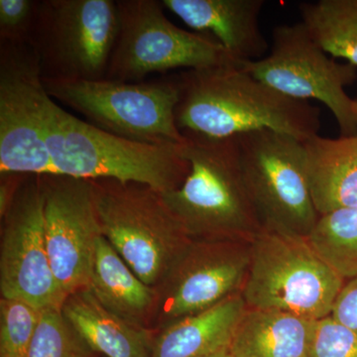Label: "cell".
Segmentation results:
<instances>
[{
    "label": "cell",
    "instance_id": "obj_23",
    "mask_svg": "<svg viewBox=\"0 0 357 357\" xmlns=\"http://www.w3.org/2000/svg\"><path fill=\"white\" fill-rule=\"evenodd\" d=\"M61 310L41 311L28 357H96Z\"/></svg>",
    "mask_w": 357,
    "mask_h": 357
},
{
    "label": "cell",
    "instance_id": "obj_8",
    "mask_svg": "<svg viewBox=\"0 0 357 357\" xmlns=\"http://www.w3.org/2000/svg\"><path fill=\"white\" fill-rule=\"evenodd\" d=\"M116 4L119 31L105 79L138 83L153 73L243 62L210 37L174 24L161 1L116 0Z\"/></svg>",
    "mask_w": 357,
    "mask_h": 357
},
{
    "label": "cell",
    "instance_id": "obj_13",
    "mask_svg": "<svg viewBox=\"0 0 357 357\" xmlns=\"http://www.w3.org/2000/svg\"><path fill=\"white\" fill-rule=\"evenodd\" d=\"M250 253L251 241H192L155 288L152 332L241 293Z\"/></svg>",
    "mask_w": 357,
    "mask_h": 357
},
{
    "label": "cell",
    "instance_id": "obj_3",
    "mask_svg": "<svg viewBox=\"0 0 357 357\" xmlns=\"http://www.w3.org/2000/svg\"><path fill=\"white\" fill-rule=\"evenodd\" d=\"M183 144L162 146L117 137L69 114L56 102L47 129L55 175L137 183L161 194L178 189L190 172Z\"/></svg>",
    "mask_w": 357,
    "mask_h": 357
},
{
    "label": "cell",
    "instance_id": "obj_25",
    "mask_svg": "<svg viewBox=\"0 0 357 357\" xmlns=\"http://www.w3.org/2000/svg\"><path fill=\"white\" fill-rule=\"evenodd\" d=\"M309 357H357V335L332 317L319 319Z\"/></svg>",
    "mask_w": 357,
    "mask_h": 357
},
{
    "label": "cell",
    "instance_id": "obj_24",
    "mask_svg": "<svg viewBox=\"0 0 357 357\" xmlns=\"http://www.w3.org/2000/svg\"><path fill=\"white\" fill-rule=\"evenodd\" d=\"M41 311L15 299H0V357H28Z\"/></svg>",
    "mask_w": 357,
    "mask_h": 357
},
{
    "label": "cell",
    "instance_id": "obj_9",
    "mask_svg": "<svg viewBox=\"0 0 357 357\" xmlns=\"http://www.w3.org/2000/svg\"><path fill=\"white\" fill-rule=\"evenodd\" d=\"M234 139L263 229L307 237L319 215L310 191L302 141L267 129Z\"/></svg>",
    "mask_w": 357,
    "mask_h": 357
},
{
    "label": "cell",
    "instance_id": "obj_29",
    "mask_svg": "<svg viewBox=\"0 0 357 357\" xmlns=\"http://www.w3.org/2000/svg\"><path fill=\"white\" fill-rule=\"evenodd\" d=\"M203 357H234L229 352V349H225V351L215 352V354H210V356Z\"/></svg>",
    "mask_w": 357,
    "mask_h": 357
},
{
    "label": "cell",
    "instance_id": "obj_1",
    "mask_svg": "<svg viewBox=\"0 0 357 357\" xmlns=\"http://www.w3.org/2000/svg\"><path fill=\"white\" fill-rule=\"evenodd\" d=\"M177 77L175 117L182 133L232 138L267 129L302 142L319 135L321 110L270 88L243 62L188 70Z\"/></svg>",
    "mask_w": 357,
    "mask_h": 357
},
{
    "label": "cell",
    "instance_id": "obj_2",
    "mask_svg": "<svg viewBox=\"0 0 357 357\" xmlns=\"http://www.w3.org/2000/svg\"><path fill=\"white\" fill-rule=\"evenodd\" d=\"M190 172L162 198L192 241H252L263 229L232 138L183 133Z\"/></svg>",
    "mask_w": 357,
    "mask_h": 357
},
{
    "label": "cell",
    "instance_id": "obj_30",
    "mask_svg": "<svg viewBox=\"0 0 357 357\" xmlns=\"http://www.w3.org/2000/svg\"><path fill=\"white\" fill-rule=\"evenodd\" d=\"M356 103H357V98H356Z\"/></svg>",
    "mask_w": 357,
    "mask_h": 357
},
{
    "label": "cell",
    "instance_id": "obj_11",
    "mask_svg": "<svg viewBox=\"0 0 357 357\" xmlns=\"http://www.w3.org/2000/svg\"><path fill=\"white\" fill-rule=\"evenodd\" d=\"M54 98L30 43H0V174L55 175L47 148Z\"/></svg>",
    "mask_w": 357,
    "mask_h": 357
},
{
    "label": "cell",
    "instance_id": "obj_26",
    "mask_svg": "<svg viewBox=\"0 0 357 357\" xmlns=\"http://www.w3.org/2000/svg\"><path fill=\"white\" fill-rule=\"evenodd\" d=\"M38 0H0V43H29Z\"/></svg>",
    "mask_w": 357,
    "mask_h": 357
},
{
    "label": "cell",
    "instance_id": "obj_16",
    "mask_svg": "<svg viewBox=\"0 0 357 357\" xmlns=\"http://www.w3.org/2000/svg\"><path fill=\"white\" fill-rule=\"evenodd\" d=\"M61 311L96 354L152 357L155 333L105 309L88 287L68 296Z\"/></svg>",
    "mask_w": 357,
    "mask_h": 357
},
{
    "label": "cell",
    "instance_id": "obj_28",
    "mask_svg": "<svg viewBox=\"0 0 357 357\" xmlns=\"http://www.w3.org/2000/svg\"><path fill=\"white\" fill-rule=\"evenodd\" d=\"M27 175L20 173L0 174V218L6 215Z\"/></svg>",
    "mask_w": 357,
    "mask_h": 357
},
{
    "label": "cell",
    "instance_id": "obj_12",
    "mask_svg": "<svg viewBox=\"0 0 357 357\" xmlns=\"http://www.w3.org/2000/svg\"><path fill=\"white\" fill-rule=\"evenodd\" d=\"M41 176H26L1 218L0 294L45 311L62 309L67 297L56 280L47 251Z\"/></svg>",
    "mask_w": 357,
    "mask_h": 357
},
{
    "label": "cell",
    "instance_id": "obj_22",
    "mask_svg": "<svg viewBox=\"0 0 357 357\" xmlns=\"http://www.w3.org/2000/svg\"><path fill=\"white\" fill-rule=\"evenodd\" d=\"M307 239L344 280L357 277V206L321 215Z\"/></svg>",
    "mask_w": 357,
    "mask_h": 357
},
{
    "label": "cell",
    "instance_id": "obj_18",
    "mask_svg": "<svg viewBox=\"0 0 357 357\" xmlns=\"http://www.w3.org/2000/svg\"><path fill=\"white\" fill-rule=\"evenodd\" d=\"M307 182L319 217L357 206V135H316L303 142Z\"/></svg>",
    "mask_w": 357,
    "mask_h": 357
},
{
    "label": "cell",
    "instance_id": "obj_10",
    "mask_svg": "<svg viewBox=\"0 0 357 357\" xmlns=\"http://www.w3.org/2000/svg\"><path fill=\"white\" fill-rule=\"evenodd\" d=\"M243 67L282 95L324 103L335 116L340 136L357 135L356 100L345 89L356 79V67L331 58L302 23L275 27L270 53L243 62Z\"/></svg>",
    "mask_w": 357,
    "mask_h": 357
},
{
    "label": "cell",
    "instance_id": "obj_5",
    "mask_svg": "<svg viewBox=\"0 0 357 357\" xmlns=\"http://www.w3.org/2000/svg\"><path fill=\"white\" fill-rule=\"evenodd\" d=\"M345 280L314 250L307 237L262 229L251 241L241 295L248 309L326 318Z\"/></svg>",
    "mask_w": 357,
    "mask_h": 357
},
{
    "label": "cell",
    "instance_id": "obj_17",
    "mask_svg": "<svg viewBox=\"0 0 357 357\" xmlns=\"http://www.w3.org/2000/svg\"><path fill=\"white\" fill-rule=\"evenodd\" d=\"M241 293L155 333L152 357H203L229 349L246 310Z\"/></svg>",
    "mask_w": 357,
    "mask_h": 357
},
{
    "label": "cell",
    "instance_id": "obj_6",
    "mask_svg": "<svg viewBox=\"0 0 357 357\" xmlns=\"http://www.w3.org/2000/svg\"><path fill=\"white\" fill-rule=\"evenodd\" d=\"M52 98L83 114L105 132L150 145H181L176 123L180 100L178 77L138 83L44 79Z\"/></svg>",
    "mask_w": 357,
    "mask_h": 357
},
{
    "label": "cell",
    "instance_id": "obj_15",
    "mask_svg": "<svg viewBox=\"0 0 357 357\" xmlns=\"http://www.w3.org/2000/svg\"><path fill=\"white\" fill-rule=\"evenodd\" d=\"M161 3L236 60L264 58L268 44L259 25L263 0H162Z\"/></svg>",
    "mask_w": 357,
    "mask_h": 357
},
{
    "label": "cell",
    "instance_id": "obj_27",
    "mask_svg": "<svg viewBox=\"0 0 357 357\" xmlns=\"http://www.w3.org/2000/svg\"><path fill=\"white\" fill-rule=\"evenodd\" d=\"M330 317L357 335V277L345 281L333 303Z\"/></svg>",
    "mask_w": 357,
    "mask_h": 357
},
{
    "label": "cell",
    "instance_id": "obj_20",
    "mask_svg": "<svg viewBox=\"0 0 357 357\" xmlns=\"http://www.w3.org/2000/svg\"><path fill=\"white\" fill-rule=\"evenodd\" d=\"M317 321L290 312L246 307L229 352L234 357H309Z\"/></svg>",
    "mask_w": 357,
    "mask_h": 357
},
{
    "label": "cell",
    "instance_id": "obj_21",
    "mask_svg": "<svg viewBox=\"0 0 357 357\" xmlns=\"http://www.w3.org/2000/svg\"><path fill=\"white\" fill-rule=\"evenodd\" d=\"M303 25L333 58L357 67V0H319L301 4Z\"/></svg>",
    "mask_w": 357,
    "mask_h": 357
},
{
    "label": "cell",
    "instance_id": "obj_14",
    "mask_svg": "<svg viewBox=\"0 0 357 357\" xmlns=\"http://www.w3.org/2000/svg\"><path fill=\"white\" fill-rule=\"evenodd\" d=\"M41 177L47 251L56 280L68 297L89 286L102 227L91 181L63 175Z\"/></svg>",
    "mask_w": 357,
    "mask_h": 357
},
{
    "label": "cell",
    "instance_id": "obj_7",
    "mask_svg": "<svg viewBox=\"0 0 357 357\" xmlns=\"http://www.w3.org/2000/svg\"><path fill=\"white\" fill-rule=\"evenodd\" d=\"M117 31L114 0H38L29 43L44 79L100 81Z\"/></svg>",
    "mask_w": 357,
    "mask_h": 357
},
{
    "label": "cell",
    "instance_id": "obj_19",
    "mask_svg": "<svg viewBox=\"0 0 357 357\" xmlns=\"http://www.w3.org/2000/svg\"><path fill=\"white\" fill-rule=\"evenodd\" d=\"M88 288L105 309L151 331L156 289L136 276L103 236L96 243Z\"/></svg>",
    "mask_w": 357,
    "mask_h": 357
},
{
    "label": "cell",
    "instance_id": "obj_4",
    "mask_svg": "<svg viewBox=\"0 0 357 357\" xmlns=\"http://www.w3.org/2000/svg\"><path fill=\"white\" fill-rule=\"evenodd\" d=\"M89 181L102 236L136 276L158 287L192 239L156 190L112 178Z\"/></svg>",
    "mask_w": 357,
    "mask_h": 357
}]
</instances>
